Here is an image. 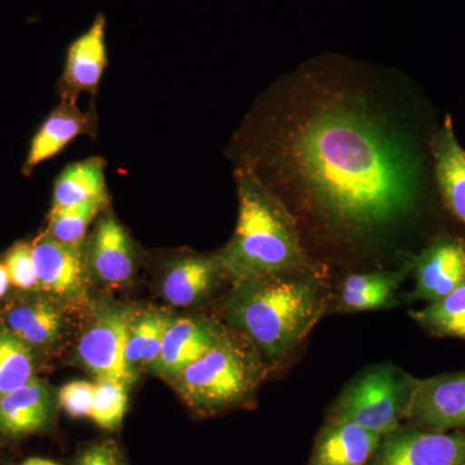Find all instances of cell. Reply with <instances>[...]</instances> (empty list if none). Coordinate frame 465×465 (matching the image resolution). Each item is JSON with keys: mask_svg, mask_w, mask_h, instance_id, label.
<instances>
[{"mask_svg": "<svg viewBox=\"0 0 465 465\" xmlns=\"http://www.w3.org/2000/svg\"><path fill=\"white\" fill-rule=\"evenodd\" d=\"M21 465H61L56 463V461L48 460V459L43 458H32L27 459V460L24 461Z\"/></svg>", "mask_w": 465, "mask_h": 465, "instance_id": "4dcf8cb0", "label": "cell"}, {"mask_svg": "<svg viewBox=\"0 0 465 465\" xmlns=\"http://www.w3.org/2000/svg\"><path fill=\"white\" fill-rule=\"evenodd\" d=\"M127 406V385L112 379H97L90 418L94 424L106 430H118L124 423Z\"/></svg>", "mask_w": 465, "mask_h": 465, "instance_id": "d4e9b609", "label": "cell"}, {"mask_svg": "<svg viewBox=\"0 0 465 465\" xmlns=\"http://www.w3.org/2000/svg\"><path fill=\"white\" fill-rule=\"evenodd\" d=\"M134 318L124 309L106 312L82 336L78 353L97 379H112L130 385L134 381L125 361L128 330Z\"/></svg>", "mask_w": 465, "mask_h": 465, "instance_id": "ba28073f", "label": "cell"}, {"mask_svg": "<svg viewBox=\"0 0 465 465\" xmlns=\"http://www.w3.org/2000/svg\"><path fill=\"white\" fill-rule=\"evenodd\" d=\"M405 423L433 430H465V371L416 379Z\"/></svg>", "mask_w": 465, "mask_h": 465, "instance_id": "52a82bcc", "label": "cell"}, {"mask_svg": "<svg viewBox=\"0 0 465 465\" xmlns=\"http://www.w3.org/2000/svg\"><path fill=\"white\" fill-rule=\"evenodd\" d=\"M416 379L393 363L369 367L341 391L326 419L387 436L405 423Z\"/></svg>", "mask_w": 465, "mask_h": 465, "instance_id": "5b68a950", "label": "cell"}, {"mask_svg": "<svg viewBox=\"0 0 465 465\" xmlns=\"http://www.w3.org/2000/svg\"><path fill=\"white\" fill-rule=\"evenodd\" d=\"M109 200L105 163L90 158L67 166L54 183V207L73 206L88 201Z\"/></svg>", "mask_w": 465, "mask_h": 465, "instance_id": "ffe728a7", "label": "cell"}, {"mask_svg": "<svg viewBox=\"0 0 465 465\" xmlns=\"http://www.w3.org/2000/svg\"><path fill=\"white\" fill-rule=\"evenodd\" d=\"M432 152L437 185L443 203L465 226V150L455 136L449 115L434 136Z\"/></svg>", "mask_w": 465, "mask_h": 465, "instance_id": "e0dca14e", "label": "cell"}, {"mask_svg": "<svg viewBox=\"0 0 465 465\" xmlns=\"http://www.w3.org/2000/svg\"><path fill=\"white\" fill-rule=\"evenodd\" d=\"M411 271L412 262H409L399 271L348 275L339 290V311L357 313L396 307L397 292Z\"/></svg>", "mask_w": 465, "mask_h": 465, "instance_id": "9a60e30c", "label": "cell"}, {"mask_svg": "<svg viewBox=\"0 0 465 465\" xmlns=\"http://www.w3.org/2000/svg\"><path fill=\"white\" fill-rule=\"evenodd\" d=\"M106 18L103 14L67 48L65 72L63 75L64 97L75 103L81 92L97 90L106 61Z\"/></svg>", "mask_w": 465, "mask_h": 465, "instance_id": "8fae6325", "label": "cell"}, {"mask_svg": "<svg viewBox=\"0 0 465 465\" xmlns=\"http://www.w3.org/2000/svg\"><path fill=\"white\" fill-rule=\"evenodd\" d=\"M240 213L232 240L216 258L234 284L314 269L295 219L251 173H238Z\"/></svg>", "mask_w": 465, "mask_h": 465, "instance_id": "3957f363", "label": "cell"}, {"mask_svg": "<svg viewBox=\"0 0 465 465\" xmlns=\"http://www.w3.org/2000/svg\"><path fill=\"white\" fill-rule=\"evenodd\" d=\"M367 465H465V430H433L403 423L381 437Z\"/></svg>", "mask_w": 465, "mask_h": 465, "instance_id": "8992f818", "label": "cell"}, {"mask_svg": "<svg viewBox=\"0 0 465 465\" xmlns=\"http://www.w3.org/2000/svg\"><path fill=\"white\" fill-rule=\"evenodd\" d=\"M327 309V289L316 269L268 275L235 284L226 320L266 362L292 356Z\"/></svg>", "mask_w": 465, "mask_h": 465, "instance_id": "7a4b0ae2", "label": "cell"}, {"mask_svg": "<svg viewBox=\"0 0 465 465\" xmlns=\"http://www.w3.org/2000/svg\"><path fill=\"white\" fill-rule=\"evenodd\" d=\"M34 360L27 342L11 330L0 329V396L33 378Z\"/></svg>", "mask_w": 465, "mask_h": 465, "instance_id": "603a6c76", "label": "cell"}, {"mask_svg": "<svg viewBox=\"0 0 465 465\" xmlns=\"http://www.w3.org/2000/svg\"><path fill=\"white\" fill-rule=\"evenodd\" d=\"M108 201H88L73 206L52 207L48 234L63 243H82L88 225L108 204Z\"/></svg>", "mask_w": 465, "mask_h": 465, "instance_id": "cb8c5ba5", "label": "cell"}, {"mask_svg": "<svg viewBox=\"0 0 465 465\" xmlns=\"http://www.w3.org/2000/svg\"><path fill=\"white\" fill-rule=\"evenodd\" d=\"M7 323L9 330L21 341L43 345L57 338L63 317L50 302H39L9 312Z\"/></svg>", "mask_w": 465, "mask_h": 465, "instance_id": "7402d4cb", "label": "cell"}, {"mask_svg": "<svg viewBox=\"0 0 465 465\" xmlns=\"http://www.w3.org/2000/svg\"><path fill=\"white\" fill-rule=\"evenodd\" d=\"M47 385L32 378L23 387L0 396V434L23 437L39 432L51 418Z\"/></svg>", "mask_w": 465, "mask_h": 465, "instance_id": "2e32d148", "label": "cell"}, {"mask_svg": "<svg viewBox=\"0 0 465 465\" xmlns=\"http://www.w3.org/2000/svg\"><path fill=\"white\" fill-rule=\"evenodd\" d=\"M161 317V313L143 314L131 323L125 345V361L131 371L134 372V367L142 365L143 351Z\"/></svg>", "mask_w": 465, "mask_h": 465, "instance_id": "4316f807", "label": "cell"}, {"mask_svg": "<svg viewBox=\"0 0 465 465\" xmlns=\"http://www.w3.org/2000/svg\"><path fill=\"white\" fill-rule=\"evenodd\" d=\"M9 283L11 281H9L7 268L5 265L0 264V298L7 292Z\"/></svg>", "mask_w": 465, "mask_h": 465, "instance_id": "f546056e", "label": "cell"}, {"mask_svg": "<svg viewBox=\"0 0 465 465\" xmlns=\"http://www.w3.org/2000/svg\"><path fill=\"white\" fill-rule=\"evenodd\" d=\"M224 333L225 330L219 324L203 318L173 321L164 333L161 354L153 369L177 378L183 369L215 347Z\"/></svg>", "mask_w": 465, "mask_h": 465, "instance_id": "30bf717a", "label": "cell"}, {"mask_svg": "<svg viewBox=\"0 0 465 465\" xmlns=\"http://www.w3.org/2000/svg\"><path fill=\"white\" fill-rule=\"evenodd\" d=\"M92 127L94 122L90 114L76 108L75 103L64 101L51 113L34 137L26 159V170L32 171L42 162L54 157L79 134H91Z\"/></svg>", "mask_w": 465, "mask_h": 465, "instance_id": "d6986e66", "label": "cell"}, {"mask_svg": "<svg viewBox=\"0 0 465 465\" xmlns=\"http://www.w3.org/2000/svg\"><path fill=\"white\" fill-rule=\"evenodd\" d=\"M412 262L415 289L409 302H439L465 283V242L440 237Z\"/></svg>", "mask_w": 465, "mask_h": 465, "instance_id": "9c48e42d", "label": "cell"}, {"mask_svg": "<svg viewBox=\"0 0 465 465\" xmlns=\"http://www.w3.org/2000/svg\"><path fill=\"white\" fill-rule=\"evenodd\" d=\"M223 274L225 272L217 258L183 256L171 264L162 290L171 304L189 307L206 298Z\"/></svg>", "mask_w": 465, "mask_h": 465, "instance_id": "ac0fdd59", "label": "cell"}, {"mask_svg": "<svg viewBox=\"0 0 465 465\" xmlns=\"http://www.w3.org/2000/svg\"><path fill=\"white\" fill-rule=\"evenodd\" d=\"M36 277L43 289L61 296L74 295L84 289L85 264L82 243L67 244L48 232L33 243Z\"/></svg>", "mask_w": 465, "mask_h": 465, "instance_id": "7c38bea8", "label": "cell"}, {"mask_svg": "<svg viewBox=\"0 0 465 465\" xmlns=\"http://www.w3.org/2000/svg\"><path fill=\"white\" fill-rule=\"evenodd\" d=\"M284 158L318 215L351 235L396 226L418 203L414 155L360 104L317 101L289 131Z\"/></svg>", "mask_w": 465, "mask_h": 465, "instance_id": "6da1fadb", "label": "cell"}, {"mask_svg": "<svg viewBox=\"0 0 465 465\" xmlns=\"http://www.w3.org/2000/svg\"><path fill=\"white\" fill-rule=\"evenodd\" d=\"M78 465H124L115 446L110 442L99 443L85 450Z\"/></svg>", "mask_w": 465, "mask_h": 465, "instance_id": "f1b7e54d", "label": "cell"}, {"mask_svg": "<svg viewBox=\"0 0 465 465\" xmlns=\"http://www.w3.org/2000/svg\"><path fill=\"white\" fill-rule=\"evenodd\" d=\"M262 357L246 336L225 331L215 347L177 376V391L189 406L206 414L241 406L264 379Z\"/></svg>", "mask_w": 465, "mask_h": 465, "instance_id": "277c9868", "label": "cell"}, {"mask_svg": "<svg viewBox=\"0 0 465 465\" xmlns=\"http://www.w3.org/2000/svg\"><path fill=\"white\" fill-rule=\"evenodd\" d=\"M94 399V384L88 381L67 382L58 391L60 406L72 418H91Z\"/></svg>", "mask_w": 465, "mask_h": 465, "instance_id": "83f0119b", "label": "cell"}, {"mask_svg": "<svg viewBox=\"0 0 465 465\" xmlns=\"http://www.w3.org/2000/svg\"><path fill=\"white\" fill-rule=\"evenodd\" d=\"M9 281L20 289H30L38 283L35 262H34L33 244L18 242L5 256Z\"/></svg>", "mask_w": 465, "mask_h": 465, "instance_id": "484cf974", "label": "cell"}, {"mask_svg": "<svg viewBox=\"0 0 465 465\" xmlns=\"http://www.w3.org/2000/svg\"><path fill=\"white\" fill-rule=\"evenodd\" d=\"M92 271L104 282L122 284L133 277L134 250L130 235L112 213L101 217L88 252Z\"/></svg>", "mask_w": 465, "mask_h": 465, "instance_id": "5bb4252c", "label": "cell"}, {"mask_svg": "<svg viewBox=\"0 0 465 465\" xmlns=\"http://www.w3.org/2000/svg\"><path fill=\"white\" fill-rule=\"evenodd\" d=\"M381 440L360 425L326 419L308 465H367Z\"/></svg>", "mask_w": 465, "mask_h": 465, "instance_id": "4fadbf2b", "label": "cell"}, {"mask_svg": "<svg viewBox=\"0 0 465 465\" xmlns=\"http://www.w3.org/2000/svg\"><path fill=\"white\" fill-rule=\"evenodd\" d=\"M410 316L430 335L465 341V283Z\"/></svg>", "mask_w": 465, "mask_h": 465, "instance_id": "44dd1931", "label": "cell"}]
</instances>
